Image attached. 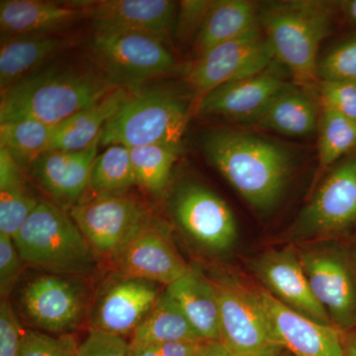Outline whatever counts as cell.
Here are the masks:
<instances>
[{"instance_id": "cell-42", "label": "cell", "mask_w": 356, "mask_h": 356, "mask_svg": "<svg viewBox=\"0 0 356 356\" xmlns=\"http://www.w3.org/2000/svg\"><path fill=\"white\" fill-rule=\"evenodd\" d=\"M129 356H161L159 346L154 344H132L129 343Z\"/></svg>"}, {"instance_id": "cell-21", "label": "cell", "mask_w": 356, "mask_h": 356, "mask_svg": "<svg viewBox=\"0 0 356 356\" xmlns=\"http://www.w3.org/2000/svg\"><path fill=\"white\" fill-rule=\"evenodd\" d=\"M88 17L76 1L43 0H1L0 28L8 37L55 34L56 32Z\"/></svg>"}, {"instance_id": "cell-34", "label": "cell", "mask_w": 356, "mask_h": 356, "mask_svg": "<svg viewBox=\"0 0 356 356\" xmlns=\"http://www.w3.org/2000/svg\"><path fill=\"white\" fill-rule=\"evenodd\" d=\"M79 344L70 334H50L38 331L23 334L18 356H77Z\"/></svg>"}, {"instance_id": "cell-26", "label": "cell", "mask_w": 356, "mask_h": 356, "mask_svg": "<svg viewBox=\"0 0 356 356\" xmlns=\"http://www.w3.org/2000/svg\"><path fill=\"white\" fill-rule=\"evenodd\" d=\"M320 112L306 88L289 83L254 124L282 135L305 137L318 130Z\"/></svg>"}, {"instance_id": "cell-18", "label": "cell", "mask_w": 356, "mask_h": 356, "mask_svg": "<svg viewBox=\"0 0 356 356\" xmlns=\"http://www.w3.org/2000/svg\"><path fill=\"white\" fill-rule=\"evenodd\" d=\"M312 292L339 330L356 325V287L346 261L330 252L302 255Z\"/></svg>"}, {"instance_id": "cell-20", "label": "cell", "mask_w": 356, "mask_h": 356, "mask_svg": "<svg viewBox=\"0 0 356 356\" xmlns=\"http://www.w3.org/2000/svg\"><path fill=\"white\" fill-rule=\"evenodd\" d=\"M100 140L81 151H47L30 165L32 177L51 197L72 207L89 189Z\"/></svg>"}, {"instance_id": "cell-3", "label": "cell", "mask_w": 356, "mask_h": 356, "mask_svg": "<svg viewBox=\"0 0 356 356\" xmlns=\"http://www.w3.org/2000/svg\"><path fill=\"white\" fill-rule=\"evenodd\" d=\"M195 106L194 95L177 86L147 84L131 91L103 129L100 145L129 149L151 145L180 147Z\"/></svg>"}, {"instance_id": "cell-24", "label": "cell", "mask_w": 356, "mask_h": 356, "mask_svg": "<svg viewBox=\"0 0 356 356\" xmlns=\"http://www.w3.org/2000/svg\"><path fill=\"white\" fill-rule=\"evenodd\" d=\"M118 86L100 102L72 115L54 127L49 151H81L102 137L103 129L130 95Z\"/></svg>"}, {"instance_id": "cell-39", "label": "cell", "mask_w": 356, "mask_h": 356, "mask_svg": "<svg viewBox=\"0 0 356 356\" xmlns=\"http://www.w3.org/2000/svg\"><path fill=\"white\" fill-rule=\"evenodd\" d=\"M24 332L8 300L0 303V356H18Z\"/></svg>"}, {"instance_id": "cell-40", "label": "cell", "mask_w": 356, "mask_h": 356, "mask_svg": "<svg viewBox=\"0 0 356 356\" xmlns=\"http://www.w3.org/2000/svg\"><path fill=\"white\" fill-rule=\"evenodd\" d=\"M203 341H175L159 346L161 356H197Z\"/></svg>"}, {"instance_id": "cell-7", "label": "cell", "mask_w": 356, "mask_h": 356, "mask_svg": "<svg viewBox=\"0 0 356 356\" xmlns=\"http://www.w3.org/2000/svg\"><path fill=\"white\" fill-rule=\"evenodd\" d=\"M219 302V341L232 356H278L283 353L266 314L255 297L238 281H213Z\"/></svg>"}, {"instance_id": "cell-36", "label": "cell", "mask_w": 356, "mask_h": 356, "mask_svg": "<svg viewBox=\"0 0 356 356\" xmlns=\"http://www.w3.org/2000/svg\"><path fill=\"white\" fill-rule=\"evenodd\" d=\"M320 106L356 122V83H318Z\"/></svg>"}, {"instance_id": "cell-31", "label": "cell", "mask_w": 356, "mask_h": 356, "mask_svg": "<svg viewBox=\"0 0 356 356\" xmlns=\"http://www.w3.org/2000/svg\"><path fill=\"white\" fill-rule=\"evenodd\" d=\"M133 185H136L135 175L129 147L114 145L97 154L89 184L95 195L124 193Z\"/></svg>"}, {"instance_id": "cell-2", "label": "cell", "mask_w": 356, "mask_h": 356, "mask_svg": "<svg viewBox=\"0 0 356 356\" xmlns=\"http://www.w3.org/2000/svg\"><path fill=\"white\" fill-rule=\"evenodd\" d=\"M203 153L250 205L274 207L292 170L291 154L273 140L252 134L215 129L203 136Z\"/></svg>"}, {"instance_id": "cell-5", "label": "cell", "mask_w": 356, "mask_h": 356, "mask_svg": "<svg viewBox=\"0 0 356 356\" xmlns=\"http://www.w3.org/2000/svg\"><path fill=\"white\" fill-rule=\"evenodd\" d=\"M28 266L58 275L95 273L96 252L70 214L48 201L38 205L13 238Z\"/></svg>"}, {"instance_id": "cell-30", "label": "cell", "mask_w": 356, "mask_h": 356, "mask_svg": "<svg viewBox=\"0 0 356 356\" xmlns=\"http://www.w3.org/2000/svg\"><path fill=\"white\" fill-rule=\"evenodd\" d=\"M136 185L145 191L159 195L170 182L180 147L151 145L130 149Z\"/></svg>"}, {"instance_id": "cell-23", "label": "cell", "mask_w": 356, "mask_h": 356, "mask_svg": "<svg viewBox=\"0 0 356 356\" xmlns=\"http://www.w3.org/2000/svg\"><path fill=\"white\" fill-rule=\"evenodd\" d=\"M170 295L204 341H219V302L213 281L191 268L166 286Z\"/></svg>"}, {"instance_id": "cell-17", "label": "cell", "mask_w": 356, "mask_h": 356, "mask_svg": "<svg viewBox=\"0 0 356 356\" xmlns=\"http://www.w3.org/2000/svg\"><path fill=\"white\" fill-rule=\"evenodd\" d=\"M113 261L117 273L166 286L179 280L191 268L177 254L163 228L153 219Z\"/></svg>"}, {"instance_id": "cell-9", "label": "cell", "mask_w": 356, "mask_h": 356, "mask_svg": "<svg viewBox=\"0 0 356 356\" xmlns=\"http://www.w3.org/2000/svg\"><path fill=\"white\" fill-rule=\"evenodd\" d=\"M70 215L96 254L112 259L152 220L146 207L125 193L81 199Z\"/></svg>"}, {"instance_id": "cell-10", "label": "cell", "mask_w": 356, "mask_h": 356, "mask_svg": "<svg viewBox=\"0 0 356 356\" xmlns=\"http://www.w3.org/2000/svg\"><path fill=\"white\" fill-rule=\"evenodd\" d=\"M20 303L35 327L51 334H70L88 313V294L81 278L49 274L25 285Z\"/></svg>"}, {"instance_id": "cell-43", "label": "cell", "mask_w": 356, "mask_h": 356, "mask_svg": "<svg viewBox=\"0 0 356 356\" xmlns=\"http://www.w3.org/2000/svg\"><path fill=\"white\" fill-rule=\"evenodd\" d=\"M341 13L356 25V0H348V1L339 2Z\"/></svg>"}, {"instance_id": "cell-19", "label": "cell", "mask_w": 356, "mask_h": 356, "mask_svg": "<svg viewBox=\"0 0 356 356\" xmlns=\"http://www.w3.org/2000/svg\"><path fill=\"white\" fill-rule=\"evenodd\" d=\"M252 268L267 291L281 303L317 322L334 325L312 292L302 262L292 250L266 252L254 261Z\"/></svg>"}, {"instance_id": "cell-33", "label": "cell", "mask_w": 356, "mask_h": 356, "mask_svg": "<svg viewBox=\"0 0 356 356\" xmlns=\"http://www.w3.org/2000/svg\"><path fill=\"white\" fill-rule=\"evenodd\" d=\"M318 83H356V33L318 60Z\"/></svg>"}, {"instance_id": "cell-6", "label": "cell", "mask_w": 356, "mask_h": 356, "mask_svg": "<svg viewBox=\"0 0 356 356\" xmlns=\"http://www.w3.org/2000/svg\"><path fill=\"white\" fill-rule=\"evenodd\" d=\"M89 49L96 65L116 86L131 91L179 69L166 42L144 33L95 30Z\"/></svg>"}, {"instance_id": "cell-44", "label": "cell", "mask_w": 356, "mask_h": 356, "mask_svg": "<svg viewBox=\"0 0 356 356\" xmlns=\"http://www.w3.org/2000/svg\"><path fill=\"white\" fill-rule=\"evenodd\" d=\"M346 356H356V334H351L346 339Z\"/></svg>"}, {"instance_id": "cell-32", "label": "cell", "mask_w": 356, "mask_h": 356, "mask_svg": "<svg viewBox=\"0 0 356 356\" xmlns=\"http://www.w3.org/2000/svg\"><path fill=\"white\" fill-rule=\"evenodd\" d=\"M318 163L321 168L356 151V122L334 110L321 106L318 120Z\"/></svg>"}, {"instance_id": "cell-4", "label": "cell", "mask_w": 356, "mask_h": 356, "mask_svg": "<svg viewBox=\"0 0 356 356\" xmlns=\"http://www.w3.org/2000/svg\"><path fill=\"white\" fill-rule=\"evenodd\" d=\"M334 4L325 1H282L261 8V24L277 62L294 83L307 88L318 83L321 44L331 31Z\"/></svg>"}, {"instance_id": "cell-13", "label": "cell", "mask_w": 356, "mask_h": 356, "mask_svg": "<svg viewBox=\"0 0 356 356\" xmlns=\"http://www.w3.org/2000/svg\"><path fill=\"white\" fill-rule=\"evenodd\" d=\"M283 350L292 356H346V341L336 325L323 324L293 310L266 289L254 290Z\"/></svg>"}, {"instance_id": "cell-28", "label": "cell", "mask_w": 356, "mask_h": 356, "mask_svg": "<svg viewBox=\"0 0 356 356\" xmlns=\"http://www.w3.org/2000/svg\"><path fill=\"white\" fill-rule=\"evenodd\" d=\"M184 341H204L175 300L165 291L133 332L130 343L161 346Z\"/></svg>"}, {"instance_id": "cell-27", "label": "cell", "mask_w": 356, "mask_h": 356, "mask_svg": "<svg viewBox=\"0 0 356 356\" xmlns=\"http://www.w3.org/2000/svg\"><path fill=\"white\" fill-rule=\"evenodd\" d=\"M39 202L28 191L21 166L0 149V234L15 238Z\"/></svg>"}, {"instance_id": "cell-37", "label": "cell", "mask_w": 356, "mask_h": 356, "mask_svg": "<svg viewBox=\"0 0 356 356\" xmlns=\"http://www.w3.org/2000/svg\"><path fill=\"white\" fill-rule=\"evenodd\" d=\"M24 264L13 238L0 234V294L2 299H6L13 291Z\"/></svg>"}, {"instance_id": "cell-1", "label": "cell", "mask_w": 356, "mask_h": 356, "mask_svg": "<svg viewBox=\"0 0 356 356\" xmlns=\"http://www.w3.org/2000/svg\"><path fill=\"white\" fill-rule=\"evenodd\" d=\"M116 88L97 65H48L1 92L0 123L35 120L57 126Z\"/></svg>"}, {"instance_id": "cell-22", "label": "cell", "mask_w": 356, "mask_h": 356, "mask_svg": "<svg viewBox=\"0 0 356 356\" xmlns=\"http://www.w3.org/2000/svg\"><path fill=\"white\" fill-rule=\"evenodd\" d=\"M72 44L67 37L56 34L8 37L0 47L1 92L42 69L44 64Z\"/></svg>"}, {"instance_id": "cell-25", "label": "cell", "mask_w": 356, "mask_h": 356, "mask_svg": "<svg viewBox=\"0 0 356 356\" xmlns=\"http://www.w3.org/2000/svg\"><path fill=\"white\" fill-rule=\"evenodd\" d=\"M261 25V7L254 2L215 0L192 44L194 60Z\"/></svg>"}, {"instance_id": "cell-14", "label": "cell", "mask_w": 356, "mask_h": 356, "mask_svg": "<svg viewBox=\"0 0 356 356\" xmlns=\"http://www.w3.org/2000/svg\"><path fill=\"white\" fill-rule=\"evenodd\" d=\"M175 219L204 248L228 250L236 236L235 218L222 199L206 187L184 185L173 201Z\"/></svg>"}, {"instance_id": "cell-38", "label": "cell", "mask_w": 356, "mask_h": 356, "mask_svg": "<svg viewBox=\"0 0 356 356\" xmlns=\"http://www.w3.org/2000/svg\"><path fill=\"white\" fill-rule=\"evenodd\" d=\"M77 356H129V343L123 337L90 330Z\"/></svg>"}, {"instance_id": "cell-8", "label": "cell", "mask_w": 356, "mask_h": 356, "mask_svg": "<svg viewBox=\"0 0 356 356\" xmlns=\"http://www.w3.org/2000/svg\"><path fill=\"white\" fill-rule=\"evenodd\" d=\"M275 60L273 47L261 25L195 58L185 70L184 81L197 104L215 88L257 76Z\"/></svg>"}, {"instance_id": "cell-16", "label": "cell", "mask_w": 356, "mask_h": 356, "mask_svg": "<svg viewBox=\"0 0 356 356\" xmlns=\"http://www.w3.org/2000/svg\"><path fill=\"white\" fill-rule=\"evenodd\" d=\"M274 63L257 76L210 91L196 104L195 113L254 124L271 100L289 84Z\"/></svg>"}, {"instance_id": "cell-15", "label": "cell", "mask_w": 356, "mask_h": 356, "mask_svg": "<svg viewBox=\"0 0 356 356\" xmlns=\"http://www.w3.org/2000/svg\"><path fill=\"white\" fill-rule=\"evenodd\" d=\"M95 30L144 33L168 42L175 34L177 2L170 0L76 1Z\"/></svg>"}, {"instance_id": "cell-45", "label": "cell", "mask_w": 356, "mask_h": 356, "mask_svg": "<svg viewBox=\"0 0 356 356\" xmlns=\"http://www.w3.org/2000/svg\"><path fill=\"white\" fill-rule=\"evenodd\" d=\"M278 356H292V355H290V353H281L280 355H278Z\"/></svg>"}, {"instance_id": "cell-41", "label": "cell", "mask_w": 356, "mask_h": 356, "mask_svg": "<svg viewBox=\"0 0 356 356\" xmlns=\"http://www.w3.org/2000/svg\"><path fill=\"white\" fill-rule=\"evenodd\" d=\"M197 356H232L220 341H203Z\"/></svg>"}, {"instance_id": "cell-11", "label": "cell", "mask_w": 356, "mask_h": 356, "mask_svg": "<svg viewBox=\"0 0 356 356\" xmlns=\"http://www.w3.org/2000/svg\"><path fill=\"white\" fill-rule=\"evenodd\" d=\"M356 226V151L334 168L300 215L297 234L323 236Z\"/></svg>"}, {"instance_id": "cell-29", "label": "cell", "mask_w": 356, "mask_h": 356, "mask_svg": "<svg viewBox=\"0 0 356 356\" xmlns=\"http://www.w3.org/2000/svg\"><path fill=\"white\" fill-rule=\"evenodd\" d=\"M55 126L35 120L0 123V149H6L16 163L29 166L50 149Z\"/></svg>"}, {"instance_id": "cell-12", "label": "cell", "mask_w": 356, "mask_h": 356, "mask_svg": "<svg viewBox=\"0 0 356 356\" xmlns=\"http://www.w3.org/2000/svg\"><path fill=\"white\" fill-rule=\"evenodd\" d=\"M161 296L156 283L116 273L100 288L91 307V330L132 336Z\"/></svg>"}, {"instance_id": "cell-35", "label": "cell", "mask_w": 356, "mask_h": 356, "mask_svg": "<svg viewBox=\"0 0 356 356\" xmlns=\"http://www.w3.org/2000/svg\"><path fill=\"white\" fill-rule=\"evenodd\" d=\"M212 4V0H184L178 2L173 35L180 43L193 44Z\"/></svg>"}]
</instances>
